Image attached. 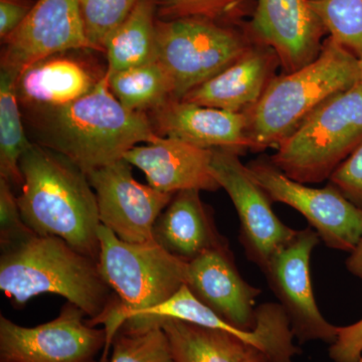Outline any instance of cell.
I'll return each mask as SVG.
<instances>
[{
	"instance_id": "277c9868",
	"label": "cell",
	"mask_w": 362,
	"mask_h": 362,
	"mask_svg": "<svg viewBox=\"0 0 362 362\" xmlns=\"http://www.w3.org/2000/svg\"><path fill=\"white\" fill-rule=\"evenodd\" d=\"M358 81V58L327 37L314 61L273 78L249 111L250 149L277 147L324 102Z\"/></svg>"
},
{
	"instance_id": "3957f363",
	"label": "cell",
	"mask_w": 362,
	"mask_h": 362,
	"mask_svg": "<svg viewBox=\"0 0 362 362\" xmlns=\"http://www.w3.org/2000/svg\"><path fill=\"white\" fill-rule=\"evenodd\" d=\"M0 290L16 308L40 294L59 295L82 309L90 326L117 301L96 259L49 235H35L2 251Z\"/></svg>"
},
{
	"instance_id": "7c38bea8",
	"label": "cell",
	"mask_w": 362,
	"mask_h": 362,
	"mask_svg": "<svg viewBox=\"0 0 362 362\" xmlns=\"http://www.w3.org/2000/svg\"><path fill=\"white\" fill-rule=\"evenodd\" d=\"M132 168L122 158L87 176L96 194L101 225L123 242L141 244L154 240V225L173 194L138 182Z\"/></svg>"
},
{
	"instance_id": "ac0fdd59",
	"label": "cell",
	"mask_w": 362,
	"mask_h": 362,
	"mask_svg": "<svg viewBox=\"0 0 362 362\" xmlns=\"http://www.w3.org/2000/svg\"><path fill=\"white\" fill-rule=\"evenodd\" d=\"M277 64L275 52L256 42L235 63L190 90L181 101L235 113L249 112L273 80Z\"/></svg>"
},
{
	"instance_id": "ffe728a7",
	"label": "cell",
	"mask_w": 362,
	"mask_h": 362,
	"mask_svg": "<svg viewBox=\"0 0 362 362\" xmlns=\"http://www.w3.org/2000/svg\"><path fill=\"white\" fill-rule=\"evenodd\" d=\"M103 75L98 77L78 59L54 56L21 71L16 92L26 108L65 106L89 94Z\"/></svg>"
},
{
	"instance_id": "7402d4cb",
	"label": "cell",
	"mask_w": 362,
	"mask_h": 362,
	"mask_svg": "<svg viewBox=\"0 0 362 362\" xmlns=\"http://www.w3.org/2000/svg\"><path fill=\"white\" fill-rule=\"evenodd\" d=\"M156 0H138L104 45L107 75L157 61Z\"/></svg>"
},
{
	"instance_id": "8992f818",
	"label": "cell",
	"mask_w": 362,
	"mask_h": 362,
	"mask_svg": "<svg viewBox=\"0 0 362 362\" xmlns=\"http://www.w3.org/2000/svg\"><path fill=\"white\" fill-rule=\"evenodd\" d=\"M362 142V88L357 83L324 102L276 148L270 160L304 185L330 178Z\"/></svg>"
},
{
	"instance_id": "1f68e13d",
	"label": "cell",
	"mask_w": 362,
	"mask_h": 362,
	"mask_svg": "<svg viewBox=\"0 0 362 362\" xmlns=\"http://www.w3.org/2000/svg\"><path fill=\"white\" fill-rule=\"evenodd\" d=\"M329 356L334 362H357L362 356V319L339 327L337 339L331 343Z\"/></svg>"
},
{
	"instance_id": "7a4b0ae2",
	"label": "cell",
	"mask_w": 362,
	"mask_h": 362,
	"mask_svg": "<svg viewBox=\"0 0 362 362\" xmlns=\"http://www.w3.org/2000/svg\"><path fill=\"white\" fill-rule=\"evenodd\" d=\"M18 197L26 226L37 235L61 238L99 262L101 221L87 175L58 152L33 143L21 159Z\"/></svg>"
},
{
	"instance_id": "836d02e7",
	"label": "cell",
	"mask_w": 362,
	"mask_h": 362,
	"mask_svg": "<svg viewBox=\"0 0 362 362\" xmlns=\"http://www.w3.org/2000/svg\"><path fill=\"white\" fill-rule=\"evenodd\" d=\"M347 270L362 281V238L346 259Z\"/></svg>"
},
{
	"instance_id": "d4e9b609",
	"label": "cell",
	"mask_w": 362,
	"mask_h": 362,
	"mask_svg": "<svg viewBox=\"0 0 362 362\" xmlns=\"http://www.w3.org/2000/svg\"><path fill=\"white\" fill-rule=\"evenodd\" d=\"M107 78L112 94L128 110L146 113L173 100V83L158 61L107 75Z\"/></svg>"
},
{
	"instance_id": "5bb4252c",
	"label": "cell",
	"mask_w": 362,
	"mask_h": 362,
	"mask_svg": "<svg viewBox=\"0 0 362 362\" xmlns=\"http://www.w3.org/2000/svg\"><path fill=\"white\" fill-rule=\"evenodd\" d=\"M247 30L275 52L285 73L314 61L328 37L310 0H256Z\"/></svg>"
},
{
	"instance_id": "484cf974",
	"label": "cell",
	"mask_w": 362,
	"mask_h": 362,
	"mask_svg": "<svg viewBox=\"0 0 362 362\" xmlns=\"http://www.w3.org/2000/svg\"><path fill=\"white\" fill-rule=\"evenodd\" d=\"M108 362H175L160 324L144 327L123 325L114 337Z\"/></svg>"
},
{
	"instance_id": "cb8c5ba5",
	"label": "cell",
	"mask_w": 362,
	"mask_h": 362,
	"mask_svg": "<svg viewBox=\"0 0 362 362\" xmlns=\"http://www.w3.org/2000/svg\"><path fill=\"white\" fill-rule=\"evenodd\" d=\"M18 76L0 73V178L11 187H23L21 159L33 144L28 139L16 92Z\"/></svg>"
},
{
	"instance_id": "4fadbf2b",
	"label": "cell",
	"mask_w": 362,
	"mask_h": 362,
	"mask_svg": "<svg viewBox=\"0 0 362 362\" xmlns=\"http://www.w3.org/2000/svg\"><path fill=\"white\" fill-rule=\"evenodd\" d=\"M4 42L1 70L16 76L56 54L95 49L86 33L78 0H37Z\"/></svg>"
},
{
	"instance_id": "4dcf8cb0",
	"label": "cell",
	"mask_w": 362,
	"mask_h": 362,
	"mask_svg": "<svg viewBox=\"0 0 362 362\" xmlns=\"http://www.w3.org/2000/svg\"><path fill=\"white\" fill-rule=\"evenodd\" d=\"M349 201L362 209V142L329 178Z\"/></svg>"
},
{
	"instance_id": "e0dca14e",
	"label": "cell",
	"mask_w": 362,
	"mask_h": 362,
	"mask_svg": "<svg viewBox=\"0 0 362 362\" xmlns=\"http://www.w3.org/2000/svg\"><path fill=\"white\" fill-rule=\"evenodd\" d=\"M146 144L133 147L123 158L144 173L150 187L173 194L181 190L220 189L211 171L213 150L162 136Z\"/></svg>"
},
{
	"instance_id": "d6986e66",
	"label": "cell",
	"mask_w": 362,
	"mask_h": 362,
	"mask_svg": "<svg viewBox=\"0 0 362 362\" xmlns=\"http://www.w3.org/2000/svg\"><path fill=\"white\" fill-rule=\"evenodd\" d=\"M157 244L185 262L228 244L216 228L211 211L202 202L199 190L173 194L153 228Z\"/></svg>"
},
{
	"instance_id": "5b68a950",
	"label": "cell",
	"mask_w": 362,
	"mask_h": 362,
	"mask_svg": "<svg viewBox=\"0 0 362 362\" xmlns=\"http://www.w3.org/2000/svg\"><path fill=\"white\" fill-rule=\"evenodd\" d=\"M99 240L100 272L118 298L96 323L104 325L107 333L100 362H108L112 341L125 321L163 303L187 285L188 262L173 256L156 240L123 242L102 225Z\"/></svg>"
},
{
	"instance_id": "6da1fadb",
	"label": "cell",
	"mask_w": 362,
	"mask_h": 362,
	"mask_svg": "<svg viewBox=\"0 0 362 362\" xmlns=\"http://www.w3.org/2000/svg\"><path fill=\"white\" fill-rule=\"evenodd\" d=\"M28 111L37 144L66 157L86 175L161 137L146 113L128 110L112 94L106 71L86 96L65 106Z\"/></svg>"
},
{
	"instance_id": "d590c367",
	"label": "cell",
	"mask_w": 362,
	"mask_h": 362,
	"mask_svg": "<svg viewBox=\"0 0 362 362\" xmlns=\"http://www.w3.org/2000/svg\"><path fill=\"white\" fill-rule=\"evenodd\" d=\"M358 64H359V85L361 86L362 88V57L361 58L358 59Z\"/></svg>"
},
{
	"instance_id": "9c48e42d",
	"label": "cell",
	"mask_w": 362,
	"mask_h": 362,
	"mask_svg": "<svg viewBox=\"0 0 362 362\" xmlns=\"http://www.w3.org/2000/svg\"><path fill=\"white\" fill-rule=\"evenodd\" d=\"M86 316L70 302L54 320L35 327L0 315V362H100L106 330L90 326Z\"/></svg>"
},
{
	"instance_id": "ba28073f",
	"label": "cell",
	"mask_w": 362,
	"mask_h": 362,
	"mask_svg": "<svg viewBox=\"0 0 362 362\" xmlns=\"http://www.w3.org/2000/svg\"><path fill=\"white\" fill-rule=\"evenodd\" d=\"M247 168L272 202L299 211L326 246L347 252L356 249L362 238V209L332 183L308 187L286 175L270 159H257Z\"/></svg>"
},
{
	"instance_id": "8fae6325",
	"label": "cell",
	"mask_w": 362,
	"mask_h": 362,
	"mask_svg": "<svg viewBox=\"0 0 362 362\" xmlns=\"http://www.w3.org/2000/svg\"><path fill=\"white\" fill-rule=\"evenodd\" d=\"M320 243L313 228L298 230L295 237L279 250L264 270L272 291L283 307L294 337L300 342L333 343L338 326L328 322L319 310L312 287V252Z\"/></svg>"
},
{
	"instance_id": "9a60e30c",
	"label": "cell",
	"mask_w": 362,
	"mask_h": 362,
	"mask_svg": "<svg viewBox=\"0 0 362 362\" xmlns=\"http://www.w3.org/2000/svg\"><path fill=\"white\" fill-rule=\"evenodd\" d=\"M187 286L197 300L230 325L254 329L257 298L262 291L242 277L228 244L188 262Z\"/></svg>"
},
{
	"instance_id": "603a6c76",
	"label": "cell",
	"mask_w": 362,
	"mask_h": 362,
	"mask_svg": "<svg viewBox=\"0 0 362 362\" xmlns=\"http://www.w3.org/2000/svg\"><path fill=\"white\" fill-rule=\"evenodd\" d=\"M175 362H243L246 343L226 331L160 319Z\"/></svg>"
},
{
	"instance_id": "d6a6232c",
	"label": "cell",
	"mask_w": 362,
	"mask_h": 362,
	"mask_svg": "<svg viewBox=\"0 0 362 362\" xmlns=\"http://www.w3.org/2000/svg\"><path fill=\"white\" fill-rule=\"evenodd\" d=\"M30 8L32 7L23 0H0V37L2 42L16 32Z\"/></svg>"
},
{
	"instance_id": "52a82bcc",
	"label": "cell",
	"mask_w": 362,
	"mask_h": 362,
	"mask_svg": "<svg viewBox=\"0 0 362 362\" xmlns=\"http://www.w3.org/2000/svg\"><path fill=\"white\" fill-rule=\"evenodd\" d=\"M157 61L168 71L173 100L204 84L235 63L255 40L245 25L202 18L156 21Z\"/></svg>"
},
{
	"instance_id": "44dd1931",
	"label": "cell",
	"mask_w": 362,
	"mask_h": 362,
	"mask_svg": "<svg viewBox=\"0 0 362 362\" xmlns=\"http://www.w3.org/2000/svg\"><path fill=\"white\" fill-rule=\"evenodd\" d=\"M165 318L176 319L204 327L226 331L246 344L263 352L265 356L273 354L277 346V330L270 321L265 318L258 319L252 330H243L235 327L197 300L187 285L183 286L180 291L176 292L163 303L143 311L125 322L134 326H147Z\"/></svg>"
},
{
	"instance_id": "30bf717a",
	"label": "cell",
	"mask_w": 362,
	"mask_h": 362,
	"mask_svg": "<svg viewBox=\"0 0 362 362\" xmlns=\"http://www.w3.org/2000/svg\"><path fill=\"white\" fill-rule=\"evenodd\" d=\"M211 171L226 190L240 220V240L247 258L265 270L272 257L295 237L298 230L285 225L272 209L265 190L255 180L239 153L214 149Z\"/></svg>"
},
{
	"instance_id": "83f0119b",
	"label": "cell",
	"mask_w": 362,
	"mask_h": 362,
	"mask_svg": "<svg viewBox=\"0 0 362 362\" xmlns=\"http://www.w3.org/2000/svg\"><path fill=\"white\" fill-rule=\"evenodd\" d=\"M328 37L362 57V0H310Z\"/></svg>"
},
{
	"instance_id": "2e32d148",
	"label": "cell",
	"mask_w": 362,
	"mask_h": 362,
	"mask_svg": "<svg viewBox=\"0 0 362 362\" xmlns=\"http://www.w3.org/2000/svg\"><path fill=\"white\" fill-rule=\"evenodd\" d=\"M154 130L162 137L175 138L202 149L240 152L250 149L249 112L235 113L170 100L151 111Z\"/></svg>"
},
{
	"instance_id": "f546056e",
	"label": "cell",
	"mask_w": 362,
	"mask_h": 362,
	"mask_svg": "<svg viewBox=\"0 0 362 362\" xmlns=\"http://www.w3.org/2000/svg\"><path fill=\"white\" fill-rule=\"evenodd\" d=\"M35 233L26 226L21 216L18 197L13 187L0 178V247L1 251L30 239Z\"/></svg>"
},
{
	"instance_id": "8d00e7d4",
	"label": "cell",
	"mask_w": 362,
	"mask_h": 362,
	"mask_svg": "<svg viewBox=\"0 0 362 362\" xmlns=\"http://www.w3.org/2000/svg\"><path fill=\"white\" fill-rule=\"evenodd\" d=\"M357 362H362V356L361 357V359H359V361Z\"/></svg>"
},
{
	"instance_id": "4316f807",
	"label": "cell",
	"mask_w": 362,
	"mask_h": 362,
	"mask_svg": "<svg viewBox=\"0 0 362 362\" xmlns=\"http://www.w3.org/2000/svg\"><path fill=\"white\" fill-rule=\"evenodd\" d=\"M256 0H159V20L202 18L228 25H245Z\"/></svg>"
},
{
	"instance_id": "e575fe53",
	"label": "cell",
	"mask_w": 362,
	"mask_h": 362,
	"mask_svg": "<svg viewBox=\"0 0 362 362\" xmlns=\"http://www.w3.org/2000/svg\"><path fill=\"white\" fill-rule=\"evenodd\" d=\"M243 362H268L265 356L259 350L255 349L251 345H247Z\"/></svg>"
},
{
	"instance_id": "f1b7e54d",
	"label": "cell",
	"mask_w": 362,
	"mask_h": 362,
	"mask_svg": "<svg viewBox=\"0 0 362 362\" xmlns=\"http://www.w3.org/2000/svg\"><path fill=\"white\" fill-rule=\"evenodd\" d=\"M138 0H78L86 33L96 51L133 11Z\"/></svg>"
}]
</instances>
